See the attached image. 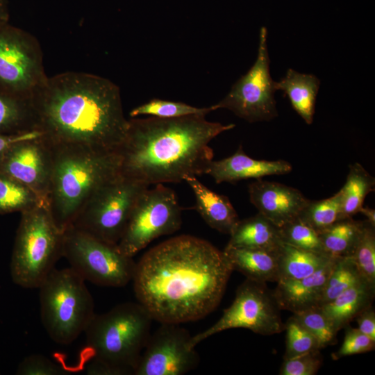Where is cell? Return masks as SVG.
Masks as SVG:
<instances>
[{
	"label": "cell",
	"mask_w": 375,
	"mask_h": 375,
	"mask_svg": "<svg viewBox=\"0 0 375 375\" xmlns=\"http://www.w3.org/2000/svg\"><path fill=\"white\" fill-rule=\"evenodd\" d=\"M38 289L41 320L47 334L57 344L72 343L95 315L85 281L71 267L55 268Z\"/></svg>",
	"instance_id": "cell-7"
},
{
	"label": "cell",
	"mask_w": 375,
	"mask_h": 375,
	"mask_svg": "<svg viewBox=\"0 0 375 375\" xmlns=\"http://www.w3.org/2000/svg\"><path fill=\"white\" fill-rule=\"evenodd\" d=\"M35 129L31 99L0 91V135H16Z\"/></svg>",
	"instance_id": "cell-25"
},
{
	"label": "cell",
	"mask_w": 375,
	"mask_h": 375,
	"mask_svg": "<svg viewBox=\"0 0 375 375\" xmlns=\"http://www.w3.org/2000/svg\"><path fill=\"white\" fill-rule=\"evenodd\" d=\"M42 203L46 202L31 190L0 172V215L21 213Z\"/></svg>",
	"instance_id": "cell-29"
},
{
	"label": "cell",
	"mask_w": 375,
	"mask_h": 375,
	"mask_svg": "<svg viewBox=\"0 0 375 375\" xmlns=\"http://www.w3.org/2000/svg\"><path fill=\"white\" fill-rule=\"evenodd\" d=\"M51 170V144L42 135L15 143L0 161L1 173L31 190L46 203Z\"/></svg>",
	"instance_id": "cell-15"
},
{
	"label": "cell",
	"mask_w": 375,
	"mask_h": 375,
	"mask_svg": "<svg viewBox=\"0 0 375 375\" xmlns=\"http://www.w3.org/2000/svg\"><path fill=\"white\" fill-rule=\"evenodd\" d=\"M153 320L139 302L122 303L95 314L84 331L91 360L88 374L134 375Z\"/></svg>",
	"instance_id": "cell-5"
},
{
	"label": "cell",
	"mask_w": 375,
	"mask_h": 375,
	"mask_svg": "<svg viewBox=\"0 0 375 375\" xmlns=\"http://www.w3.org/2000/svg\"><path fill=\"white\" fill-rule=\"evenodd\" d=\"M319 84V80L315 75L289 69L279 82H275V88L283 91L293 109L306 124H311Z\"/></svg>",
	"instance_id": "cell-23"
},
{
	"label": "cell",
	"mask_w": 375,
	"mask_h": 375,
	"mask_svg": "<svg viewBox=\"0 0 375 375\" xmlns=\"http://www.w3.org/2000/svg\"><path fill=\"white\" fill-rule=\"evenodd\" d=\"M345 335L338 350L332 353V358L338 360L344 356L366 353L374 349L375 341L362 333L358 328L346 326Z\"/></svg>",
	"instance_id": "cell-37"
},
{
	"label": "cell",
	"mask_w": 375,
	"mask_h": 375,
	"mask_svg": "<svg viewBox=\"0 0 375 375\" xmlns=\"http://www.w3.org/2000/svg\"><path fill=\"white\" fill-rule=\"evenodd\" d=\"M280 310L266 283L247 278L221 317L206 330L192 336L190 346L195 347L208 338L231 328H247L263 335L280 333L285 328Z\"/></svg>",
	"instance_id": "cell-12"
},
{
	"label": "cell",
	"mask_w": 375,
	"mask_h": 375,
	"mask_svg": "<svg viewBox=\"0 0 375 375\" xmlns=\"http://www.w3.org/2000/svg\"><path fill=\"white\" fill-rule=\"evenodd\" d=\"M278 228L283 243L306 251L326 253L319 234L299 217Z\"/></svg>",
	"instance_id": "cell-34"
},
{
	"label": "cell",
	"mask_w": 375,
	"mask_h": 375,
	"mask_svg": "<svg viewBox=\"0 0 375 375\" xmlns=\"http://www.w3.org/2000/svg\"><path fill=\"white\" fill-rule=\"evenodd\" d=\"M375 226L362 221V229L351 256L362 278L375 288Z\"/></svg>",
	"instance_id": "cell-31"
},
{
	"label": "cell",
	"mask_w": 375,
	"mask_h": 375,
	"mask_svg": "<svg viewBox=\"0 0 375 375\" xmlns=\"http://www.w3.org/2000/svg\"><path fill=\"white\" fill-rule=\"evenodd\" d=\"M234 127L209 122L201 115L133 117L117 150L119 174L147 186L205 174L213 158L210 142Z\"/></svg>",
	"instance_id": "cell-3"
},
{
	"label": "cell",
	"mask_w": 375,
	"mask_h": 375,
	"mask_svg": "<svg viewBox=\"0 0 375 375\" xmlns=\"http://www.w3.org/2000/svg\"><path fill=\"white\" fill-rule=\"evenodd\" d=\"M50 144L51 170L47 206L58 228L65 231L91 194L119 174V156L117 152Z\"/></svg>",
	"instance_id": "cell-4"
},
{
	"label": "cell",
	"mask_w": 375,
	"mask_h": 375,
	"mask_svg": "<svg viewBox=\"0 0 375 375\" xmlns=\"http://www.w3.org/2000/svg\"><path fill=\"white\" fill-rule=\"evenodd\" d=\"M374 291L375 288L362 281L319 306L338 332L362 310L372 306Z\"/></svg>",
	"instance_id": "cell-22"
},
{
	"label": "cell",
	"mask_w": 375,
	"mask_h": 375,
	"mask_svg": "<svg viewBox=\"0 0 375 375\" xmlns=\"http://www.w3.org/2000/svg\"><path fill=\"white\" fill-rule=\"evenodd\" d=\"M356 319L358 330L375 341V312L372 306L362 310Z\"/></svg>",
	"instance_id": "cell-39"
},
{
	"label": "cell",
	"mask_w": 375,
	"mask_h": 375,
	"mask_svg": "<svg viewBox=\"0 0 375 375\" xmlns=\"http://www.w3.org/2000/svg\"><path fill=\"white\" fill-rule=\"evenodd\" d=\"M375 178L360 164L349 166L346 182L340 190L342 212L344 218L352 217L360 212L367 194L374 190Z\"/></svg>",
	"instance_id": "cell-27"
},
{
	"label": "cell",
	"mask_w": 375,
	"mask_h": 375,
	"mask_svg": "<svg viewBox=\"0 0 375 375\" xmlns=\"http://www.w3.org/2000/svg\"><path fill=\"white\" fill-rule=\"evenodd\" d=\"M69 374V370L47 357L33 354L26 357L18 365V375H62Z\"/></svg>",
	"instance_id": "cell-38"
},
{
	"label": "cell",
	"mask_w": 375,
	"mask_h": 375,
	"mask_svg": "<svg viewBox=\"0 0 375 375\" xmlns=\"http://www.w3.org/2000/svg\"><path fill=\"white\" fill-rule=\"evenodd\" d=\"M267 35L266 28L262 27L256 62L234 83L228 94L212 106L214 110L226 108L249 122L268 121L277 116L275 81L269 73Z\"/></svg>",
	"instance_id": "cell-13"
},
{
	"label": "cell",
	"mask_w": 375,
	"mask_h": 375,
	"mask_svg": "<svg viewBox=\"0 0 375 375\" xmlns=\"http://www.w3.org/2000/svg\"><path fill=\"white\" fill-rule=\"evenodd\" d=\"M335 258L308 276L299 279L279 280L272 291L280 310L296 313L319 306L321 297Z\"/></svg>",
	"instance_id": "cell-18"
},
{
	"label": "cell",
	"mask_w": 375,
	"mask_h": 375,
	"mask_svg": "<svg viewBox=\"0 0 375 375\" xmlns=\"http://www.w3.org/2000/svg\"><path fill=\"white\" fill-rule=\"evenodd\" d=\"M160 324L151 333L134 375H183L198 366L189 331L179 324Z\"/></svg>",
	"instance_id": "cell-14"
},
{
	"label": "cell",
	"mask_w": 375,
	"mask_h": 375,
	"mask_svg": "<svg viewBox=\"0 0 375 375\" xmlns=\"http://www.w3.org/2000/svg\"><path fill=\"white\" fill-rule=\"evenodd\" d=\"M181 224V208L174 191L156 184L140 196L117 247L133 258L157 238L177 231Z\"/></svg>",
	"instance_id": "cell-10"
},
{
	"label": "cell",
	"mask_w": 375,
	"mask_h": 375,
	"mask_svg": "<svg viewBox=\"0 0 375 375\" xmlns=\"http://www.w3.org/2000/svg\"><path fill=\"white\" fill-rule=\"evenodd\" d=\"M184 181L192 189L196 200L194 208L205 222L217 231L230 235L240 220L228 198L210 190L195 176Z\"/></svg>",
	"instance_id": "cell-19"
},
{
	"label": "cell",
	"mask_w": 375,
	"mask_h": 375,
	"mask_svg": "<svg viewBox=\"0 0 375 375\" xmlns=\"http://www.w3.org/2000/svg\"><path fill=\"white\" fill-rule=\"evenodd\" d=\"M293 316L315 338L320 349L336 342L338 331L319 306L293 313Z\"/></svg>",
	"instance_id": "cell-33"
},
{
	"label": "cell",
	"mask_w": 375,
	"mask_h": 375,
	"mask_svg": "<svg viewBox=\"0 0 375 375\" xmlns=\"http://www.w3.org/2000/svg\"><path fill=\"white\" fill-rule=\"evenodd\" d=\"M279 280L299 279L313 274L334 258L326 253L296 248L282 243L277 250Z\"/></svg>",
	"instance_id": "cell-24"
},
{
	"label": "cell",
	"mask_w": 375,
	"mask_h": 375,
	"mask_svg": "<svg viewBox=\"0 0 375 375\" xmlns=\"http://www.w3.org/2000/svg\"><path fill=\"white\" fill-rule=\"evenodd\" d=\"M322 365L319 349L312 350L291 358L283 359L281 375H315Z\"/></svg>",
	"instance_id": "cell-36"
},
{
	"label": "cell",
	"mask_w": 375,
	"mask_h": 375,
	"mask_svg": "<svg viewBox=\"0 0 375 375\" xmlns=\"http://www.w3.org/2000/svg\"><path fill=\"white\" fill-rule=\"evenodd\" d=\"M223 251L189 235L168 239L136 262L138 302L160 323L196 321L219 304L233 272Z\"/></svg>",
	"instance_id": "cell-1"
},
{
	"label": "cell",
	"mask_w": 375,
	"mask_h": 375,
	"mask_svg": "<svg viewBox=\"0 0 375 375\" xmlns=\"http://www.w3.org/2000/svg\"><path fill=\"white\" fill-rule=\"evenodd\" d=\"M64 231L55 224L46 203L21 212L10 263L13 283L38 289L62 257Z\"/></svg>",
	"instance_id": "cell-6"
},
{
	"label": "cell",
	"mask_w": 375,
	"mask_h": 375,
	"mask_svg": "<svg viewBox=\"0 0 375 375\" xmlns=\"http://www.w3.org/2000/svg\"><path fill=\"white\" fill-rule=\"evenodd\" d=\"M285 352L283 359L319 349L315 338L292 315L285 323Z\"/></svg>",
	"instance_id": "cell-35"
},
{
	"label": "cell",
	"mask_w": 375,
	"mask_h": 375,
	"mask_svg": "<svg viewBox=\"0 0 375 375\" xmlns=\"http://www.w3.org/2000/svg\"><path fill=\"white\" fill-rule=\"evenodd\" d=\"M149 187L118 174L91 194L71 226L117 245L138 199Z\"/></svg>",
	"instance_id": "cell-8"
},
{
	"label": "cell",
	"mask_w": 375,
	"mask_h": 375,
	"mask_svg": "<svg viewBox=\"0 0 375 375\" xmlns=\"http://www.w3.org/2000/svg\"><path fill=\"white\" fill-rule=\"evenodd\" d=\"M362 213L366 217L367 221L372 224L373 226H375V210L373 208H371L368 206H362L360 210V212Z\"/></svg>",
	"instance_id": "cell-42"
},
{
	"label": "cell",
	"mask_w": 375,
	"mask_h": 375,
	"mask_svg": "<svg viewBox=\"0 0 375 375\" xmlns=\"http://www.w3.org/2000/svg\"><path fill=\"white\" fill-rule=\"evenodd\" d=\"M362 281L364 280L351 256L335 258L324 288L319 306L329 302Z\"/></svg>",
	"instance_id": "cell-30"
},
{
	"label": "cell",
	"mask_w": 375,
	"mask_h": 375,
	"mask_svg": "<svg viewBox=\"0 0 375 375\" xmlns=\"http://www.w3.org/2000/svg\"><path fill=\"white\" fill-rule=\"evenodd\" d=\"M35 129L51 144L117 152L128 120L120 90L103 77L67 72L47 77L31 97Z\"/></svg>",
	"instance_id": "cell-2"
},
{
	"label": "cell",
	"mask_w": 375,
	"mask_h": 375,
	"mask_svg": "<svg viewBox=\"0 0 375 375\" xmlns=\"http://www.w3.org/2000/svg\"><path fill=\"white\" fill-rule=\"evenodd\" d=\"M290 162L283 160H257L248 156L242 146L232 156L212 160L205 174L210 175L217 183H235L243 179L256 178L269 175L285 174L292 171Z\"/></svg>",
	"instance_id": "cell-17"
},
{
	"label": "cell",
	"mask_w": 375,
	"mask_h": 375,
	"mask_svg": "<svg viewBox=\"0 0 375 375\" xmlns=\"http://www.w3.org/2000/svg\"><path fill=\"white\" fill-rule=\"evenodd\" d=\"M282 243L279 228L258 212L238 221L226 246L275 251Z\"/></svg>",
	"instance_id": "cell-20"
},
{
	"label": "cell",
	"mask_w": 375,
	"mask_h": 375,
	"mask_svg": "<svg viewBox=\"0 0 375 375\" xmlns=\"http://www.w3.org/2000/svg\"><path fill=\"white\" fill-rule=\"evenodd\" d=\"M251 203L278 227L298 217L308 200L297 189L257 179L249 186Z\"/></svg>",
	"instance_id": "cell-16"
},
{
	"label": "cell",
	"mask_w": 375,
	"mask_h": 375,
	"mask_svg": "<svg viewBox=\"0 0 375 375\" xmlns=\"http://www.w3.org/2000/svg\"><path fill=\"white\" fill-rule=\"evenodd\" d=\"M277 250L270 251L226 246L223 251L233 271L240 272L247 279L267 283L277 282L279 279Z\"/></svg>",
	"instance_id": "cell-21"
},
{
	"label": "cell",
	"mask_w": 375,
	"mask_h": 375,
	"mask_svg": "<svg viewBox=\"0 0 375 375\" xmlns=\"http://www.w3.org/2000/svg\"><path fill=\"white\" fill-rule=\"evenodd\" d=\"M362 226V222L347 217L318 233L324 251L332 258L351 256Z\"/></svg>",
	"instance_id": "cell-26"
},
{
	"label": "cell",
	"mask_w": 375,
	"mask_h": 375,
	"mask_svg": "<svg viewBox=\"0 0 375 375\" xmlns=\"http://www.w3.org/2000/svg\"><path fill=\"white\" fill-rule=\"evenodd\" d=\"M10 0H0V23L9 22Z\"/></svg>",
	"instance_id": "cell-41"
},
{
	"label": "cell",
	"mask_w": 375,
	"mask_h": 375,
	"mask_svg": "<svg viewBox=\"0 0 375 375\" xmlns=\"http://www.w3.org/2000/svg\"><path fill=\"white\" fill-rule=\"evenodd\" d=\"M213 110L212 106L197 108L183 102L153 99L133 108L130 112V116L136 117L140 115H150L160 118H176L194 115H206Z\"/></svg>",
	"instance_id": "cell-32"
},
{
	"label": "cell",
	"mask_w": 375,
	"mask_h": 375,
	"mask_svg": "<svg viewBox=\"0 0 375 375\" xmlns=\"http://www.w3.org/2000/svg\"><path fill=\"white\" fill-rule=\"evenodd\" d=\"M70 267L85 281L120 288L133 280L136 262L117 245L70 226L64 231L63 253Z\"/></svg>",
	"instance_id": "cell-9"
},
{
	"label": "cell",
	"mask_w": 375,
	"mask_h": 375,
	"mask_svg": "<svg viewBox=\"0 0 375 375\" xmlns=\"http://www.w3.org/2000/svg\"><path fill=\"white\" fill-rule=\"evenodd\" d=\"M42 134L39 131H32L16 135H0V161L5 153L15 143L28 139L41 137Z\"/></svg>",
	"instance_id": "cell-40"
},
{
	"label": "cell",
	"mask_w": 375,
	"mask_h": 375,
	"mask_svg": "<svg viewBox=\"0 0 375 375\" xmlns=\"http://www.w3.org/2000/svg\"><path fill=\"white\" fill-rule=\"evenodd\" d=\"M47 77L37 39L9 22L0 23V91L31 99Z\"/></svg>",
	"instance_id": "cell-11"
},
{
	"label": "cell",
	"mask_w": 375,
	"mask_h": 375,
	"mask_svg": "<svg viewBox=\"0 0 375 375\" xmlns=\"http://www.w3.org/2000/svg\"><path fill=\"white\" fill-rule=\"evenodd\" d=\"M298 217L317 233L344 219L342 212V195L339 190L329 198L318 201L308 200Z\"/></svg>",
	"instance_id": "cell-28"
}]
</instances>
